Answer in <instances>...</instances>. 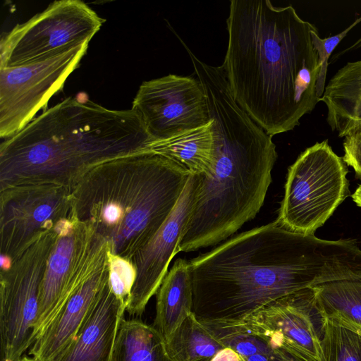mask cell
<instances>
[{"label": "cell", "instance_id": "obj_1", "mask_svg": "<svg viewBox=\"0 0 361 361\" xmlns=\"http://www.w3.org/2000/svg\"><path fill=\"white\" fill-rule=\"evenodd\" d=\"M200 322H236L272 301L324 283L361 279L355 239L324 240L276 221L189 261Z\"/></svg>", "mask_w": 361, "mask_h": 361}, {"label": "cell", "instance_id": "obj_2", "mask_svg": "<svg viewBox=\"0 0 361 361\" xmlns=\"http://www.w3.org/2000/svg\"><path fill=\"white\" fill-rule=\"evenodd\" d=\"M226 24L221 66L235 99L270 136L293 130L319 102L316 27L269 0H231Z\"/></svg>", "mask_w": 361, "mask_h": 361}, {"label": "cell", "instance_id": "obj_3", "mask_svg": "<svg viewBox=\"0 0 361 361\" xmlns=\"http://www.w3.org/2000/svg\"><path fill=\"white\" fill-rule=\"evenodd\" d=\"M154 142L133 109L111 110L68 97L0 145V190L56 184L72 191L94 167L149 151Z\"/></svg>", "mask_w": 361, "mask_h": 361}, {"label": "cell", "instance_id": "obj_4", "mask_svg": "<svg viewBox=\"0 0 361 361\" xmlns=\"http://www.w3.org/2000/svg\"><path fill=\"white\" fill-rule=\"evenodd\" d=\"M191 173L150 151L105 161L72 191V212L109 242L111 255L132 263L176 207Z\"/></svg>", "mask_w": 361, "mask_h": 361}, {"label": "cell", "instance_id": "obj_5", "mask_svg": "<svg viewBox=\"0 0 361 361\" xmlns=\"http://www.w3.org/2000/svg\"><path fill=\"white\" fill-rule=\"evenodd\" d=\"M216 149L213 173L198 175L195 201L178 252L220 243L254 219L264 204L277 159L275 144Z\"/></svg>", "mask_w": 361, "mask_h": 361}, {"label": "cell", "instance_id": "obj_6", "mask_svg": "<svg viewBox=\"0 0 361 361\" xmlns=\"http://www.w3.org/2000/svg\"><path fill=\"white\" fill-rule=\"evenodd\" d=\"M348 172L328 140L307 147L288 169L276 221L290 231L314 235L350 195Z\"/></svg>", "mask_w": 361, "mask_h": 361}, {"label": "cell", "instance_id": "obj_7", "mask_svg": "<svg viewBox=\"0 0 361 361\" xmlns=\"http://www.w3.org/2000/svg\"><path fill=\"white\" fill-rule=\"evenodd\" d=\"M105 20L80 0H59L0 42V68L43 62L89 43Z\"/></svg>", "mask_w": 361, "mask_h": 361}, {"label": "cell", "instance_id": "obj_8", "mask_svg": "<svg viewBox=\"0 0 361 361\" xmlns=\"http://www.w3.org/2000/svg\"><path fill=\"white\" fill-rule=\"evenodd\" d=\"M61 223L0 274V361H18L35 341L41 283Z\"/></svg>", "mask_w": 361, "mask_h": 361}, {"label": "cell", "instance_id": "obj_9", "mask_svg": "<svg viewBox=\"0 0 361 361\" xmlns=\"http://www.w3.org/2000/svg\"><path fill=\"white\" fill-rule=\"evenodd\" d=\"M72 190L56 184L0 190L1 269L20 257L42 234L70 218Z\"/></svg>", "mask_w": 361, "mask_h": 361}, {"label": "cell", "instance_id": "obj_10", "mask_svg": "<svg viewBox=\"0 0 361 361\" xmlns=\"http://www.w3.org/2000/svg\"><path fill=\"white\" fill-rule=\"evenodd\" d=\"M111 252L92 226L71 212L64 221L41 283L35 341L80 284Z\"/></svg>", "mask_w": 361, "mask_h": 361}, {"label": "cell", "instance_id": "obj_11", "mask_svg": "<svg viewBox=\"0 0 361 361\" xmlns=\"http://www.w3.org/2000/svg\"><path fill=\"white\" fill-rule=\"evenodd\" d=\"M89 43L43 62L0 68V137L21 131L78 66Z\"/></svg>", "mask_w": 361, "mask_h": 361}, {"label": "cell", "instance_id": "obj_12", "mask_svg": "<svg viewBox=\"0 0 361 361\" xmlns=\"http://www.w3.org/2000/svg\"><path fill=\"white\" fill-rule=\"evenodd\" d=\"M325 321L311 287L272 301L236 322L271 349L302 361H320Z\"/></svg>", "mask_w": 361, "mask_h": 361}, {"label": "cell", "instance_id": "obj_13", "mask_svg": "<svg viewBox=\"0 0 361 361\" xmlns=\"http://www.w3.org/2000/svg\"><path fill=\"white\" fill-rule=\"evenodd\" d=\"M131 109L154 141L171 138L212 121L202 85L190 76L169 74L143 82Z\"/></svg>", "mask_w": 361, "mask_h": 361}, {"label": "cell", "instance_id": "obj_14", "mask_svg": "<svg viewBox=\"0 0 361 361\" xmlns=\"http://www.w3.org/2000/svg\"><path fill=\"white\" fill-rule=\"evenodd\" d=\"M198 184V175L191 173L170 216L149 242L133 257L135 276L126 306L130 316H142L167 274L172 258L179 252L178 245L190 219Z\"/></svg>", "mask_w": 361, "mask_h": 361}, {"label": "cell", "instance_id": "obj_15", "mask_svg": "<svg viewBox=\"0 0 361 361\" xmlns=\"http://www.w3.org/2000/svg\"><path fill=\"white\" fill-rule=\"evenodd\" d=\"M107 255L55 313L30 347L37 361H51L71 343L103 288L109 281Z\"/></svg>", "mask_w": 361, "mask_h": 361}, {"label": "cell", "instance_id": "obj_16", "mask_svg": "<svg viewBox=\"0 0 361 361\" xmlns=\"http://www.w3.org/2000/svg\"><path fill=\"white\" fill-rule=\"evenodd\" d=\"M126 305L109 281L70 345L51 361H111Z\"/></svg>", "mask_w": 361, "mask_h": 361}, {"label": "cell", "instance_id": "obj_17", "mask_svg": "<svg viewBox=\"0 0 361 361\" xmlns=\"http://www.w3.org/2000/svg\"><path fill=\"white\" fill-rule=\"evenodd\" d=\"M326 106V121L338 137L361 128V59L348 62L331 78L319 99Z\"/></svg>", "mask_w": 361, "mask_h": 361}, {"label": "cell", "instance_id": "obj_18", "mask_svg": "<svg viewBox=\"0 0 361 361\" xmlns=\"http://www.w3.org/2000/svg\"><path fill=\"white\" fill-rule=\"evenodd\" d=\"M153 326L166 343L192 313L193 293L189 261L177 259L166 274L157 293Z\"/></svg>", "mask_w": 361, "mask_h": 361}, {"label": "cell", "instance_id": "obj_19", "mask_svg": "<svg viewBox=\"0 0 361 361\" xmlns=\"http://www.w3.org/2000/svg\"><path fill=\"white\" fill-rule=\"evenodd\" d=\"M148 149L183 166L191 173L209 176L217 159L213 120L171 138L154 141Z\"/></svg>", "mask_w": 361, "mask_h": 361}, {"label": "cell", "instance_id": "obj_20", "mask_svg": "<svg viewBox=\"0 0 361 361\" xmlns=\"http://www.w3.org/2000/svg\"><path fill=\"white\" fill-rule=\"evenodd\" d=\"M111 361H173L153 325L137 318L121 320Z\"/></svg>", "mask_w": 361, "mask_h": 361}, {"label": "cell", "instance_id": "obj_21", "mask_svg": "<svg viewBox=\"0 0 361 361\" xmlns=\"http://www.w3.org/2000/svg\"><path fill=\"white\" fill-rule=\"evenodd\" d=\"M312 288L325 319L361 334V279L330 281Z\"/></svg>", "mask_w": 361, "mask_h": 361}, {"label": "cell", "instance_id": "obj_22", "mask_svg": "<svg viewBox=\"0 0 361 361\" xmlns=\"http://www.w3.org/2000/svg\"><path fill=\"white\" fill-rule=\"evenodd\" d=\"M173 361H211L226 346L191 313L166 343Z\"/></svg>", "mask_w": 361, "mask_h": 361}, {"label": "cell", "instance_id": "obj_23", "mask_svg": "<svg viewBox=\"0 0 361 361\" xmlns=\"http://www.w3.org/2000/svg\"><path fill=\"white\" fill-rule=\"evenodd\" d=\"M320 361H361V334L326 319L320 338Z\"/></svg>", "mask_w": 361, "mask_h": 361}, {"label": "cell", "instance_id": "obj_24", "mask_svg": "<svg viewBox=\"0 0 361 361\" xmlns=\"http://www.w3.org/2000/svg\"><path fill=\"white\" fill-rule=\"evenodd\" d=\"M361 22V17L357 18L349 27L341 32L326 38H321L319 35L317 28L311 31L312 44L319 57V73L316 83L317 95L320 99L325 89L326 73L329 65V59L340 43V42L348 35L355 26Z\"/></svg>", "mask_w": 361, "mask_h": 361}, {"label": "cell", "instance_id": "obj_25", "mask_svg": "<svg viewBox=\"0 0 361 361\" xmlns=\"http://www.w3.org/2000/svg\"><path fill=\"white\" fill-rule=\"evenodd\" d=\"M134 276L135 270L133 264L111 253L109 283L114 291L123 299L126 304H128Z\"/></svg>", "mask_w": 361, "mask_h": 361}, {"label": "cell", "instance_id": "obj_26", "mask_svg": "<svg viewBox=\"0 0 361 361\" xmlns=\"http://www.w3.org/2000/svg\"><path fill=\"white\" fill-rule=\"evenodd\" d=\"M343 146L344 161L353 168L356 178H361V128L346 135Z\"/></svg>", "mask_w": 361, "mask_h": 361}, {"label": "cell", "instance_id": "obj_27", "mask_svg": "<svg viewBox=\"0 0 361 361\" xmlns=\"http://www.w3.org/2000/svg\"><path fill=\"white\" fill-rule=\"evenodd\" d=\"M211 361H245V360L232 348L225 347L219 350Z\"/></svg>", "mask_w": 361, "mask_h": 361}, {"label": "cell", "instance_id": "obj_28", "mask_svg": "<svg viewBox=\"0 0 361 361\" xmlns=\"http://www.w3.org/2000/svg\"><path fill=\"white\" fill-rule=\"evenodd\" d=\"M245 361H279L275 355V352L274 355H269L264 353H258L254 355L248 357Z\"/></svg>", "mask_w": 361, "mask_h": 361}, {"label": "cell", "instance_id": "obj_29", "mask_svg": "<svg viewBox=\"0 0 361 361\" xmlns=\"http://www.w3.org/2000/svg\"><path fill=\"white\" fill-rule=\"evenodd\" d=\"M274 350L275 352V355L279 361H302L284 351L275 349Z\"/></svg>", "mask_w": 361, "mask_h": 361}, {"label": "cell", "instance_id": "obj_30", "mask_svg": "<svg viewBox=\"0 0 361 361\" xmlns=\"http://www.w3.org/2000/svg\"><path fill=\"white\" fill-rule=\"evenodd\" d=\"M359 48H361V37L355 43H353L350 47L341 51L340 53L336 54L334 56L336 59H338L339 56H341L343 54H344L348 51L356 50Z\"/></svg>", "mask_w": 361, "mask_h": 361}, {"label": "cell", "instance_id": "obj_31", "mask_svg": "<svg viewBox=\"0 0 361 361\" xmlns=\"http://www.w3.org/2000/svg\"><path fill=\"white\" fill-rule=\"evenodd\" d=\"M353 202L357 206L361 207V184L357 188L355 191L351 195Z\"/></svg>", "mask_w": 361, "mask_h": 361}, {"label": "cell", "instance_id": "obj_32", "mask_svg": "<svg viewBox=\"0 0 361 361\" xmlns=\"http://www.w3.org/2000/svg\"><path fill=\"white\" fill-rule=\"evenodd\" d=\"M18 361H37L33 357H29L27 356H23Z\"/></svg>", "mask_w": 361, "mask_h": 361}]
</instances>
